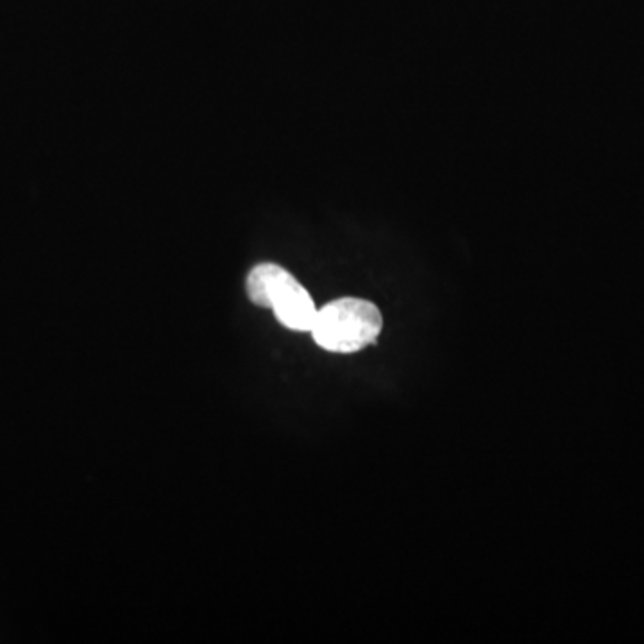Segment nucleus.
<instances>
[{
  "instance_id": "nucleus-1",
  "label": "nucleus",
  "mask_w": 644,
  "mask_h": 644,
  "mask_svg": "<svg viewBox=\"0 0 644 644\" xmlns=\"http://www.w3.org/2000/svg\"><path fill=\"white\" fill-rule=\"evenodd\" d=\"M382 328V312L374 303L340 297L317 310L310 333L319 348L349 355L376 344Z\"/></svg>"
},
{
  "instance_id": "nucleus-2",
  "label": "nucleus",
  "mask_w": 644,
  "mask_h": 644,
  "mask_svg": "<svg viewBox=\"0 0 644 644\" xmlns=\"http://www.w3.org/2000/svg\"><path fill=\"white\" fill-rule=\"evenodd\" d=\"M246 290L251 303L271 308L287 330H312L319 308L296 276L278 263H260L253 267L247 274Z\"/></svg>"
}]
</instances>
